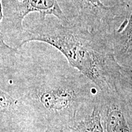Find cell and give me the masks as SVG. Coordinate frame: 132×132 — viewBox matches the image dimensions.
I'll return each instance as SVG.
<instances>
[{
    "label": "cell",
    "instance_id": "obj_11",
    "mask_svg": "<svg viewBox=\"0 0 132 132\" xmlns=\"http://www.w3.org/2000/svg\"><path fill=\"white\" fill-rule=\"evenodd\" d=\"M122 0H107L106 6H114V5L120 4Z\"/></svg>",
    "mask_w": 132,
    "mask_h": 132
},
{
    "label": "cell",
    "instance_id": "obj_9",
    "mask_svg": "<svg viewBox=\"0 0 132 132\" xmlns=\"http://www.w3.org/2000/svg\"><path fill=\"white\" fill-rule=\"evenodd\" d=\"M117 88L125 100L132 105V65L121 66Z\"/></svg>",
    "mask_w": 132,
    "mask_h": 132
},
{
    "label": "cell",
    "instance_id": "obj_8",
    "mask_svg": "<svg viewBox=\"0 0 132 132\" xmlns=\"http://www.w3.org/2000/svg\"><path fill=\"white\" fill-rule=\"evenodd\" d=\"M64 132H103L100 110L95 98L93 111L75 126Z\"/></svg>",
    "mask_w": 132,
    "mask_h": 132
},
{
    "label": "cell",
    "instance_id": "obj_1",
    "mask_svg": "<svg viewBox=\"0 0 132 132\" xmlns=\"http://www.w3.org/2000/svg\"><path fill=\"white\" fill-rule=\"evenodd\" d=\"M0 90L19 99L37 127L62 131L92 113L99 92L49 44L33 41L16 48L2 39Z\"/></svg>",
    "mask_w": 132,
    "mask_h": 132
},
{
    "label": "cell",
    "instance_id": "obj_6",
    "mask_svg": "<svg viewBox=\"0 0 132 132\" xmlns=\"http://www.w3.org/2000/svg\"><path fill=\"white\" fill-rule=\"evenodd\" d=\"M36 126L19 99L0 90V132H19Z\"/></svg>",
    "mask_w": 132,
    "mask_h": 132
},
{
    "label": "cell",
    "instance_id": "obj_3",
    "mask_svg": "<svg viewBox=\"0 0 132 132\" xmlns=\"http://www.w3.org/2000/svg\"><path fill=\"white\" fill-rule=\"evenodd\" d=\"M70 25L112 38L127 18L125 3L106 6L103 0H57Z\"/></svg>",
    "mask_w": 132,
    "mask_h": 132
},
{
    "label": "cell",
    "instance_id": "obj_7",
    "mask_svg": "<svg viewBox=\"0 0 132 132\" xmlns=\"http://www.w3.org/2000/svg\"><path fill=\"white\" fill-rule=\"evenodd\" d=\"M128 5L127 18L111 38L116 58L121 66L132 65V0H122Z\"/></svg>",
    "mask_w": 132,
    "mask_h": 132
},
{
    "label": "cell",
    "instance_id": "obj_12",
    "mask_svg": "<svg viewBox=\"0 0 132 132\" xmlns=\"http://www.w3.org/2000/svg\"><path fill=\"white\" fill-rule=\"evenodd\" d=\"M130 105H131V104H130ZM131 105V106H132V105Z\"/></svg>",
    "mask_w": 132,
    "mask_h": 132
},
{
    "label": "cell",
    "instance_id": "obj_4",
    "mask_svg": "<svg viewBox=\"0 0 132 132\" xmlns=\"http://www.w3.org/2000/svg\"><path fill=\"white\" fill-rule=\"evenodd\" d=\"M0 39L13 48H19L24 21L36 13L42 19L54 16L65 25H70L57 0H0Z\"/></svg>",
    "mask_w": 132,
    "mask_h": 132
},
{
    "label": "cell",
    "instance_id": "obj_2",
    "mask_svg": "<svg viewBox=\"0 0 132 132\" xmlns=\"http://www.w3.org/2000/svg\"><path fill=\"white\" fill-rule=\"evenodd\" d=\"M19 48L37 41L59 50L72 67L96 86L99 91L117 87L121 65L116 58L111 37L87 29L65 25L56 17L28 16Z\"/></svg>",
    "mask_w": 132,
    "mask_h": 132
},
{
    "label": "cell",
    "instance_id": "obj_10",
    "mask_svg": "<svg viewBox=\"0 0 132 132\" xmlns=\"http://www.w3.org/2000/svg\"><path fill=\"white\" fill-rule=\"evenodd\" d=\"M19 132H64L62 131L54 129H42V128H38L37 126H32L31 127L28 128L26 129Z\"/></svg>",
    "mask_w": 132,
    "mask_h": 132
},
{
    "label": "cell",
    "instance_id": "obj_5",
    "mask_svg": "<svg viewBox=\"0 0 132 132\" xmlns=\"http://www.w3.org/2000/svg\"><path fill=\"white\" fill-rule=\"evenodd\" d=\"M103 132H132V106L117 87L96 96Z\"/></svg>",
    "mask_w": 132,
    "mask_h": 132
}]
</instances>
